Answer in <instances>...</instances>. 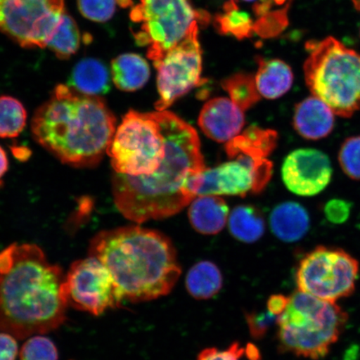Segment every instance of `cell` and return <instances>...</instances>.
Wrapping results in <instances>:
<instances>
[{
	"instance_id": "1",
	"label": "cell",
	"mask_w": 360,
	"mask_h": 360,
	"mask_svg": "<svg viewBox=\"0 0 360 360\" xmlns=\"http://www.w3.org/2000/svg\"><path fill=\"white\" fill-rule=\"evenodd\" d=\"M165 138L163 163L150 176L112 174V192L117 209L137 224L171 217L195 198L191 183L204 171L196 130L169 111H157Z\"/></svg>"
},
{
	"instance_id": "2",
	"label": "cell",
	"mask_w": 360,
	"mask_h": 360,
	"mask_svg": "<svg viewBox=\"0 0 360 360\" xmlns=\"http://www.w3.org/2000/svg\"><path fill=\"white\" fill-rule=\"evenodd\" d=\"M65 278L38 245L15 243L0 252V331L24 340L60 327L69 306Z\"/></svg>"
},
{
	"instance_id": "3",
	"label": "cell",
	"mask_w": 360,
	"mask_h": 360,
	"mask_svg": "<svg viewBox=\"0 0 360 360\" xmlns=\"http://www.w3.org/2000/svg\"><path fill=\"white\" fill-rule=\"evenodd\" d=\"M116 118L101 97L58 84L36 110L31 123L34 141L63 164L94 168L107 154Z\"/></svg>"
},
{
	"instance_id": "4",
	"label": "cell",
	"mask_w": 360,
	"mask_h": 360,
	"mask_svg": "<svg viewBox=\"0 0 360 360\" xmlns=\"http://www.w3.org/2000/svg\"><path fill=\"white\" fill-rule=\"evenodd\" d=\"M89 255L109 270L124 302L142 303L166 296L181 274L169 238L139 225L98 233L90 242Z\"/></svg>"
},
{
	"instance_id": "5",
	"label": "cell",
	"mask_w": 360,
	"mask_h": 360,
	"mask_svg": "<svg viewBox=\"0 0 360 360\" xmlns=\"http://www.w3.org/2000/svg\"><path fill=\"white\" fill-rule=\"evenodd\" d=\"M278 134L271 129L250 126L227 142L229 160L206 168L193 179L191 191L197 196L259 193L271 179L273 164L269 156L277 146Z\"/></svg>"
},
{
	"instance_id": "6",
	"label": "cell",
	"mask_w": 360,
	"mask_h": 360,
	"mask_svg": "<svg viewBox=\"0 0 360 360\" xmlns=\"http://www.w3.org/2000/svg\"><path fill=\"white\" fill-rule=\"evenodd\" d=\"M306 84L342 118L360 110V53L332 36L306 43Z\"/></svg>"
},
{
	"instance_id": "7",
	"label": "cell",
	"mask_w": 360,
	"mask_h": 360,
	"mask_svg": "<svg viewBox=\"0 0 360 360\" xmlns=\"http://www.w3.org/2000/svg\"><path fill=\"white\" fill-rule=\"evenodd\" d=\"M348 319L336 303L297 290L278 318L280 347L299 357L325 358L339 340Z\"/></svg>"
},
{
	"instance_id": "8",
	"label": "cell",
	"mask_w": 360,
	"mask_h": 360,
	"mask_svg": "<svg viewBox=\"0 0 360 360\" xmlns=\"http://www.w3.org/2000/svg\"><path fill=\"white\" fill-rule=\"evenodd\" d=\"M107 155L114 173L150 176L166 155L165 138L158 112L129 110L116 129Z\"/></svg>"
},
{
	"instance_id": "9",
	"label": "cell",
	"mask_w": 360,
	"mask_h": 360,
	"mask_svg": "<svg viewBox=\"0 0 360 360\" xmlns=\"http://www.w3.org/2000/svg\"><path fill=\"white\" fill-rule=\"evenodd\" d=\"M135 41L147 48L155 63L186 37L206 13L195 10L191 0H138L130 11Z\"/></svg>"
},
{
	"instance_id": "10",
	"label": "cell",
	"mask_w": 360,
	"mask_h": 360,
	"mask_svg": "<svg viewBox=\"0 0 360 360\" xmlns=\"http://www.w3.org/2000/svg\"><path fill=\"white\" fill-rule=\"evenodd\" d=\"M359 261L339 248L318 246L301 259L295 280L298 290L336 303L353 295Z\"/></svg>"
},
{
	"instance_id": "11",
	"label": "cell",
	"mask_w": 360,
	"mask_h": 360,
	"mask_svg": "<svg viewBox=\"0 0 360 360\" xmlns=\"http://www.w3.org/2000/svg\"><path fill=\"white\" fill-rule=\"evenodd\" d=\"M65 15V0H0V32L24 48L47 47Z\"/></svg>"
},
{
	"instance_id": "12",
	"label": "cell",
	"mask_w": 360,
	"mask_h": 360,
	"mask_svg": "<svg viewBox=\"0 0 360 360\" xmlns=\"http://www.w3.org/2000/svg\"><path fill=\"white\" fill-rule=\"evenodd\" d=\"M159 100L157 111H165L179 98L205 82L202 78V51L199 25L193 27L182 41L154 63Z\"/></svg>"
},
{
	"instance_id": "13",
	"label": "cell",
	"mask_w": 360,
	"mask_h": 360,
	"mask_svg": "<svg viewBox=\"0 0 360 360\" xmlns=\"http://www.w3.org/2000/svg\"><path fill=\"white\" fill-rule=\"evenodd\" d=\"M64 290L68 305L94 316L120 308L124 303L109 270L93 256L71 264Z\"/></svg>"
},
{
	"instance_id": "14",
	"label": "cell",
	"mask_w": 360,
	"mask_h": 360,
	"mask_svg": "<svg viewBox=\"0 0 360 360\" xmlns=\"http://www.w3.org/2000/svg\"><path fill=\"white\" fill-rule=\"evenodd\" d=\"M332 175L330 158L315 148H298L291 152L282 166L283 184L299 196L319 195L330 184Z\"/></svg>"
},
{
	"instance_id": "15",
	"label": "cell",
	"mask_w": 360,
	"mask_h": 360,
	"mask_svg": "<svg viewBox=\"0 0 360 360\" xmlns=\"http://www.w3.org/2000/svg\"><path fill=\"white\" fill-rule=\"evenodd\" d=\"M244 112L231 98H214L202 107L198 123L207 137L227 143L238 136L244 127Z\"/></svg>"
},
{
	"instance_id": "16",
	"label": "cell",
	"mask_w": 360,
	"mask_h": 360,
	"mask_svg": "<svg viewBox=\"0 0 360 360\" xmlns=\"http://www.w3.org/2000/svg\"><path fill=\"white\" fill-rule=\"evenodd\" d=\"M335 114L325 102L317 97L304 98L295 106L294 128L308 141H321L335 129Z\"/></svg>"
},
{
	"instance_id": "17",
	"label": "cell",
	"mask_w": 360,
	"mask_h": 360,
	"mask_svg": "<svg viewBox=\"0 0 360 360\" xmlns=\"http://www.w3.org/2000/svg\"><path fill=\"white\" fill-rule=\"evenodd\" d=\"M226 202L218 195L197 196L191 202L188 219L193 229L202 235H217L229 219Z\"/></svg>"
},
{
	"instance_id": "18",
	"label": "cell",
	"mask_w": 360,
	"mask_h": 360,
	"mask_svg": "<svg viewBox=\"0 0 360 360\" xmlns=\"http://www.w3.org/2000/svg\"><path fill=\"white\" fill-rule=\"evenodd\" d=\"M269 224L278 240L292 243L300 240L307 233L310 219L302 205L289 201L282 202L273 210Z\"/></svg>"
},
{
	"instance_id": "19",
	"label": "cell",
	"mask_w": 360,
	"mask_h": 360,
	"mask_svg": "<svg viewBox=\"0 0 360 360\" xmlns=\"http://www.w3.org/2000/svg\"><path fill=\"white\" fill-rule=\"evenodd\" d=\"M258 70L255 76L256 87L260 96L276 100L289 91L294 82V74L289 65L276 58H256Z\"/></svg>"
},
{
	"instance_id": "20",
	"label": "cell",
	"mask_w": 360,
	"mask_h": 360,
	"mask_svg": "<svg viewBox=\"0 0 360 360\" xmlns=\"http://www.w3.org/2000/svg\"><path fill=\"white\" fill-rule=\"evenodd\" d=\"M110 80V70L103 62L84 58L75 66L68 85L85 96L101 97L109 93Z\"/></svg>"
},
{
	"instance_id": "21",
	"label": "cell",
	"mask_w": 360,
	"mask_h": 360,
	"mask_svg": "<svg viewBox=\"0 0 360 360\" xmlns=\"http://www.w3.org/2000/svg\"><path fill=\"white\" fill-rule=\"evenodd\" d=\"M111 75L115 86L124 92L141 89L150 76V65L136 53H124L112 61Z\"/></svg>"
},
{
	"instance_id": "22",
	"label": "cell",
	"mask_w": 360,
	"mask_h": 360,
	"mask_svg": "<svg viewBox=\"0 0 360 360\" xmlns=\"http://www.w3.org/2000/svg\"><path fill=\"white\" fill-rule=\"evenodd\" d=\"M186 289L193 298L205 300L213 298L223 286L222 274L217 265L210 261H201L188 271Z\"/></svg>"
},
{
	"instance_id": "23",
	"label": "cell",
	"mask_w": 360,
	"mask_h": 360,
	"mask_svg": "<svg viewBox=\"0 0 360 360\" xmlns=\"http://www.w3.org/2000/svg\"><path fill=\"white\" fill-rule=\"evenodd\" d=\"M229 229L236 240L250 244L264 236V219L253 206H237L229 216Z\"/></svg>"
},
{
	"instance_id": "24",
	"label": "cell",
	"mask_w": 360,
	"mask_h": 360,
	"mask_svg": "<svg viewBox=\"0 0 360 360\" xmlns=\"http://www.w3.org/2000/svg\"><path fill=\"white\" fill-rule=\"evenodd\" d=\"M221 85L229 98L244 112L260 101L261 96L256 87L255 76L252 75H233L224 79Z\"/></svg>"
},
{
	"instance_id": "25",
	"label": "cell",
	"mask_w": 360,
	"mask_h": 360,
	"mask_svg": "<svg viewBox=\"0 0 360 360\" xmlns=\"http://www.w3.org/2000/svg\"><path fill=\"white\" fill-rule=\"evenodd\" d=\"M27 112L21 102L11 96L0 97V138H16L26 126Z\"/></svg>"
},
{
	"instance_id": "26",
	"label": "cell",
	"mask_w": 360,
	"mask_h": 360,
	"mask_svg": "<svg viewBox=\"0 0 360 360\" xmlns=\"http://www.w3.org/2000/svg\"><path fill=\"white\" fill-rule=\"evenodd\" d=\"M80 45V32L75 21L65 15L60 27L48 46L58 58L66 60L77 52Z\"/></svg>"
},
{
	"instance_id": "27",
	"label": "cell",
	"mask_w": 360,
	"mask_h": 360,
	"mask_svg": "<svg viewBox=\"0 0 360 360\" xmlns=\"http://www.w3.org/2000/svg\"><path fill=\"white\" fill-rule=\"evenodd\" d=\"M216 25L219 32L235 35L238 39L248 37L253 30V21L245 12L238 10L237 4L229 0L222 15L216 17Z\"/></svg>"
},
{
	"instance_id": "28",
	"label": "cell",
	"mask_w": 360,
	"mask_h": 360,
	"mask_svg": "<svg viewBox=\"0 0 360 360\" xmlns=\"http://www.w3.org/2000/svg\"><path fill=\"white\" fill-rule=\"evenodd\" d=\"M338 161L342 171L352 180H360V135L346 139L340 147Z\"/></svg>"
},
{
	"instance_id": "29",
	"label": "cell",
	"mask_w": 360,
	"mask_h": 360,
	"mask_svg": "<svg viewBox=\"0 0 360 360\" xmlns=\"http://www.w3.org/2000/svg\"><path fill=\"white\" fill-rule=\"evenodd\" d=\"M20 360H58L56 345L48 337L35 335L22 345Z\"/></svg>"
},
{
	"instance_id": "30",
	"label": "cell",
	"mask_w": 360,
	"mask_h": 360,
	"mask_svg": "<svg viewBox=\"0 0 360 360\" xmlns=\"http://www.w3.org/2000/svg\"><path fill=\"white\" fill-rule=\"evenodd\" d=\"M82 15L94 22H106L114 16L117 0H77Z\"/></svg>"
},
{
	"instance_id": "31",
	"label": "cell",
	"mask_w": 360,
	"mask_h": 360,
	"mask_svg": "<svg viewBox=\"0 0 360 360\" xmlns=\"http://www.w3.org/2000/svg\"><path fill=\"white\" fill-rule=\"evenodd\" d=\"M278 318L277 315L270 313L268 309L266 312L247 314V323L252 337L256 340L263 338L274 323H277Z\"/></svg>"
},
{
	"instance_id": "32",
	"label": "cell",
	"mask_w": 360,
	"mask_h": 360,
	"mask_svg": "<svg viewBox=\"0 0 360 360\" xmlns=\"http://www.w3.org/2000/svg\"><path fill=\"white\" fill-rule=\"evenodd\" d=\"M247 348L238 343H233L227 349L208 348L202 350L197 360H242L246 356Z\"/></svg>"
},
{
	"instance_id": "33",
	"label": "cell",
	"mask_w": 360,
	"mask_h": 360,
	"mask_svg": "<svg viewBox=\"0 0 360 360\" xmlns=\"http://www.w3.org/2000/svg\"><path fill=\"white\" fill-rule=\"evenodd\" d=\"M350 202L341 199H333L326 202L325 214L327 220L332 224H341L347 221L351 213Z\"/></svg>"
},
{
	"instance_id": "34",
	"label": "cell",
	"mask_w": 360,
	"mask_h": 360,
	"mask_svg": "<svg viewBox=\"0 0 360 360\" xmlns=\"http://www.w3.org/2000/svg\"><path fill=\"white\" fill-rule=\"evenodd\" d=\"M19 347L16 338L0 331V360H16Z\"/></svg>"
},
{
	"instance_id": "35",
	"label": "cell",
	"mask_w": 360,
	"mask_h": 360,
	"mask_svg": "<svg viewBox=\"0 0 360 360\" xmlns=\"http://www.w3.org/2000/svg\"><path fill=\"white\" fill-rule=\"evenodd\" d=\"M290 298L283 295H274L270 297L267 303V309L270 313L280 316L285 311Z\"/></svg>"
},
{
	"instance_id": "36",
	"label": "cell",
	"mask_w": 360,
	"mask_h": 360,
	"mask_svg": "<svg viewBox=\"0 0 360 360\" xmlns=\"http://www.w3.org/2000/svg\"><path fill=\"white\" fill-rule=\"evenodd\" d=\"M8 169V160L6 151L0 146V179L7 173Z\"/></svg>"
},
{
	"instance_id": "37",
	"label": "cell",
	"mask_w": 360,
	"mask_h": 360,
	"mask_svg": "<svg viewBox=\"0 0 360 360\" xmlns=\"http://www.w3.org/2000/svg\"><path fill=\"white\" fill-rule=\"evenodd\" d=\"M120 6L123 8H131L134 0H117Z\"/></svg>"
},
{
	"instance_id": "38",
	"label": "cell",
	"mask_w": 360,
	"mask_h": 360,
	"mask_svg": "<svg viewBox=\"0 0 360 360\" xmlns=\"http://www.w3.org/2000/svg\"><path fill=\"white\" fill-rule=\"evenodd\" d=\"M353 6L357 11H360V0H351Z\"/></svg>"
},
{
	"instance_id": "39",
	"label": "cell",
	"mask_w": 360,
	"mask_h": 360,
	"mask_svg": "<svg viewBox=\"0 0 360 360\" xmlns=\"http://www.w3.org/2000/svg\"><path fill=\"white\" fill-rule=\"evenodd\" d=\"M233 1L253 2L255 0H233Z\"/></svg>"
}]
</instances>
